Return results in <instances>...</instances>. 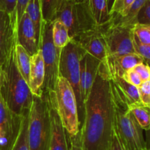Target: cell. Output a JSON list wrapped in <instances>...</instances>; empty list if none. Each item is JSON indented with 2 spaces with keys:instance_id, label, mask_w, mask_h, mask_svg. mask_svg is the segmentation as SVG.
Wrapping results in <instances>:
<instances>
[{
  "instance_id": "6da1fadb",
  "label": "cell",
  "mask_w": 150,
  "mask_h": 150,
  "mask_svg": "<svg viewBox=\"0 0 150 150\" xmlns=\"http://www.w3.org/2000/svg\"><path fill=\"white\" fill-rule=\"evenodd\" d=\"M84 120L80 128L83 150H108L114 123V108L109 75L101 63L84 103Z\"/></svg>"
},
{
  "instance_id": "7a4b0ae2",
  "label": "cell",
  "mask_w": 150,
  "mask_h": 150,
  "mask_svg": "<svg viewBox=\"0 0 150 150\" xmlns=\"http://www.w3.org/2000/svg\"><path fill=\"white\" fill-rule=\"evenodd\" d=\"M0 95L9 109L16 115L23 117L30 111L34 95L18 70L15 51L0 66Z\"/></svg>"
},
{
  "instance_id": "3957f363",
  "label": "cell",
  "mask_w": 150,
  "mask_h": 150,
  "mask_svg": "<svg viewBox=\"0 0 150 150\" xmlns=\"http://www.w3.org/2000/svg\"><path fill=\"white\" fill-rule=\"evenodd\" d=\"M111 88L114 101V127L126 149L127 150L146 149L143 130L138 124L132 113L129 111L127 100L111 84Z\"/></svg>"
},
{
  "instance_id": "277c9868",
  "label": "cell",
  "mask_w": 150,
  "mask_h": 150,
  "mask_svg": "<svg viewBox=\"0 0 150 150\" xmlns=\"http://www.w3.org/2000/svg\"><path fill=\"white\" fill-rule=\"evenodd\" d=\"M51 127L48 93L34 96L29 114L28 144L29 150H49Z\"/></svg>"
},
{
  "instance_id": "5b68a950",
  "label": "cell",
  "mask_w": 150,
  "mask_h": 150,
  "mask_svg": "<svg viewBox=\"0 0 150 150\" xmlns=\"http://www.w3.org/2000/svg\"><path fill=\"white\" fill-rule=\"evenodd\" d=\"M85 51L72 40L62 50L59 64V76H62L72 86L76 98L80 128L84 120L85 108L81 92L80 61Z\"/></svg>"
},
{
  "instance_id": "8992f818",
  "label": "cell",
  "mask_w": 150,
  "mask_h": 150,
  "mask_svg": "<svg viewBox=\"0 0 150 150\" xmlns=\"http://www.w3.org/2000/svg\"><path fill=\"white\" fill-rule=\"evenodd\" d=\"M57 111L63 127L70 138L80 132L78 105L74 92L69 82L59 76L54 91Z\"/></svg>"
},
{
  "instance_id": "52a82bcc",
  "label": "cell",
  "mask_w": 150,
  "mask_h": 150,
  "mask_svg": "<svg viewBox=\"0 0 150 150\" xmlns=\"http://www.w3.org/2000/svg\"><path fill=\"white\" fill-rule=\"evenodd\" d=\"M56 19L65 25L70 40L81 32L98 27L89 11L87 0L83 2L63 0Z\"/></svg>"
},
{
  "instance_id": "ba28073f",
  "label": "cell",
  "mask_w": 150,
  "mask_h": 150,
  "mask_svg": "<svg viewBox=\"0 0 150 150\" xmlns=\"http://www.w3.org/2000/svg\"><path fill=\"white\" fill-rule=\"evenodd\" d=\"M52 22L43 21L40 37V50L45 65V81L42 93L54 92L59 77V64L61 51L53 42Z\"/></svg>"
},
{
  "instance_id": "9c48e42d",
  "label": "cell",
  "mask_w": 150,
  "mask_h": 150,
  "mask_svg": "<svg viewBox=\"0 0 150 150\" xmlns=\"http://www.w3.org/2000/svg\"><path fill=\"white\" fill-rule=\"evenodd\" d=\"M99 29L105 42L108 58L136 53L133 45V27L115 24L110 21Z\"/></svg>"
},
{
  "instance_id": "30bf717a",
  "label": "cell",
  "mask_w": 150,
  "mask_h": 150,
  "mask_svg": "<svg viewBox=\"0 0 150 150\" xmlns=\"http://www.w3.org/2000/svg\"><path fill=\"white\" fill-rule=\"evenodd\" d=\"M22 117L13 114L0 95V150H10L20 130Z\"/></svg>"
},
{
  "instance_id": "8fae6325",
  "label": "cell",
  "mask_w": 150,
  "mask_h": 150,
  "mask_svg": "<svg viewBox=\"0 0 150 150\" xmlns=\"http://www.w3.org/2000/svg\"><path fill=\"white\" fill-rule=\"evenodd\" d=\"M70 40L77 44L87 54L105 64L108 59L106 45L99 27L78 34Z\"/></svg>"
},
{
  "instance_id": "7c38bea8",
  "label": "cell",
  "mask_w": 150,
  "mask_h": 150,
  "mask_svg": "<svg viewBox=\"0 0 150 150\" xmlns=\"http://www.w3.org/2000/svg\"><path fill=\"white\" fill-rule=\"evenodd\" d=\"M17 21L0 10V66L10 57L17 44Z\"/></svg>"
},
{
  "instance_id": "4fadbf2b",
  "label": "cell",
  "mask_w": 150,
  "mask_h": 150,
  "mask_svg": "<svg viewBox=\"0 0 150 150\" xmlns=\"http://www.w3.org/2000/svg\"><path fill=\"white\" fill-rule=\"evenodd\" d=\"M51 117V137L49 150H70L68 136L57 111L54 92L48 93Z\"/></svg>"
},
{
  "instance_id": "5bb4252c",
  "label": "cell",
  "mask_w": 150,
  "mask_h": 150,
  "mask_svg": "<svg viewBox=\"0 0 150 150\" xmlns=\"http://www.w3.org/2000/svg\"><path fill=\"white\" fill-rule=\"evenodd\" d=\"M17 44L21 45L30 57L40 50V43L35 27L26 12L18 23Z\"/></svg>"
},
{
  "instance_id": "9a60e30c",
  "label": "cell",
  "mask_w": 150,
  "mask_h": 150,
  "mask_svg": "<svg viewBox=\"0 0 150 150\" xmlns=\"http://www.w3.org/2000/svg\"><path fill=\"white\" fill-rule=\"evenodd\" d=\"M101 62L85 53L80 61V85L82 99L85 103L95 82Z\"/></svg>"
},
{
  "instance_id": "2e32d148",
  "label": "cell",
  "mask_w": 150,
  "mask_h": 150,
  "mask_svg": "<svg viewBox=\"0 0 150 150\" xmlns=\"http://www.w3.org/2000/svg\"><path fill=\"white\" fill-rule=\"evenodd\" d=\"M30 64L28 84L34 96L41 97L45 81V65L40 50L31 57Z\"/></svg>"
},
{
  "instance_id": "e0dca14e",
  "label": "cell",
  "mask_w": 150,
  "mask_h": 150,
  "mask_svg": "<svg viewBox=\"0 0 150 150\" xmlns=\"http://www.w3.org/2000/svg\"><path fill=\"white\" fill-rule=\"evenodd\" d=\"M108 72L111 83L125 97L128 105L141 102L139 88L126 81L116 72L109 70Z\"/></svg>"
},
{
  "instance_id": "ac0fdd59",
  "label": "cell",
  "mask_w": 150,
  "mask_h": 150,
  "mask_svg": "<svg viewBox=\"0 0 150 150\" xmlns=\"http://www.w3.org/2000/svg\"><path fill=\"white\" fill-rule=\"evenodd\" d=\"M88 6L92 17L98 27L107 24L111 21L106 0H87Z\"/></svg>"
},
{
  "instance_id": "d6986e66",
  "label": "cell",
  "mask_w": 150,
  "mask_h": 150,
  "mask_svg": "<svg viewBox=\"0 0 150 150\" xmlns=\"http://www.w3.org/2000/svg\"><path fill=\"white\" fill-rule=\"evenodd\" d=\"M146 0H135L123 16H111V21L115 24L133 27L137 23V16Z\"/></svg>"
},
{
  "instance_id": "ffe728a7",
  "label": "cell",
  "mask_w": 150,
  "mask_h": 150,
  "mask_svg": "<svg viewBox=\"0 0 150 150\" xmlns=\"http://www.w3.org/2000/svg\"><path fill=\"white\" fill-rule=\"evenodd\" d=\"M128 109L142 130L147 131L150 129V105L142 102L128 105Z\"/></svg>"
},
{
  "instance_id": "44dd1931",
  "label": "cell",
  "mask_w": 150,
  "mask_h": 150,
  "mask_svg": "<svg viewBox=\"0 0 150 150\" xmlns=\"http://www.w3.org/2000/svg\"><path fill=\"white\" fill-rule=\"evenodd\" d=\"M30 59L26 50L20 45L16 44L15 48V60L19 73L25 81L29 83V73H30Z\"/></svg>"
},
{
  "instance_id": "7402d4cb",
  "label": "cell",
  "mask_w": 150,
  "mask_h": 150,
  "mask_svg": "<svg viewBox=\"0 0 150 150\" xmlns=\"http://www.w3.org/2000/svg\"><path fill=\"white\" fill-rule=\"evenodd\" d=\"M53 42L56 48L62 51L70 42L68 30L61 21L56 19L52 22Z\"/></svg>"
},
{
  "instance_id": "603a6c76",
  "label": "cell",
  "mask_w": 150,
  "mask_h": 150,
  "mask_svg": "<svg viewBox=\"0 0 150 150\" xmlns=\"http://www.w3.org/2000/svg\"><path fill=\"white\" fill-rule=\"evenodd\" d=\"M26 13L29 16L32 23L35 27L37 37L39 40L40 37L41 28H42L43 19L42 15V7H41L40 0H29L28 5L26 9Z\"/></svg>"
},
{
  "instance_id": "cb8c5ba5",
  "label": "cell",
  "mask_w": 150,
  "mask_h": 150,
  "mask_svg": "<svg viewBox=\"0 0 150 150\" xmlns=\"http://www.w3.org/2000/svg\"><path fill=\"white\" fill-rule=\"evenodd\" d=\"M29 114L22 117L20 130L10 150H29V144H28Z\"/></svg>"
},
{
  "instance_id": "d4e9b609",
  "label": "cell",
  "mask_w": 150,
  "mask_h": 150,
  "mask_svg": "<svg viewBox=\"0 0 150 150\" xmlns=\"http://www.w3.org/2000/svg\"><path fill=\"white\" fill-rule=\"evenodd\" d=\"M42 19L45 22H53L63 0H40Z\"/></svg>"
},
{
  "instance_id": "484cf974",
  "label": "cell",
  "mask_w": 150,
  "mask_h": 150,
  "mask_svg": "<svg viewBox=\"0 0 150 150\" xmlns=\"http://www.w3.org/2000/svg\"><path fill=\"white\" fill-rule=\"evenodd\" d=\"M133 33L141 43L150 45V25L136 23L133 26Z\"/></svg>"
},
{
  "instance_id": "4316f807",
  "label": "cell",
  "mask_w": 150,
  "mask_h": 150,
  "mask_svg": "<svg viewBox=\"0 0 150 150\" xmlns=\"http://www.w3.org/2000/svg\"><path fill=\"white\" fill-rule=\"evenodd\" d=\"M135 0H115L110 14L111 16H123Z\"/></svg>"
},
{
  "instance_id": "83f0119b",
  "label": "cell",
  "mask_w": 150,
  "mask_h": 150,
  "mask_svg": "<svg viewBox=\"0 0 150 150\" xmlns=\"http://www.w3.org/2000/svg\"><path fill=\"white\" fill-rule=\"evenodd\" d=\"M133 45L135 52L143 58L144 63L150 67V45L141 43L133 35Z\"/></svg>"
},
{
  "instance_id": "f1b7e54d",
  "label": "cell",
  "mask_w": 150,
  "mask_h": 150,
  "mask_svg": "<svg viewBox=\"0 0 150 150\" xmlns=\"http://www.w3.org/2000/svg\"><path fill=\"white\" fill-rule=\"evenodd\" d=\"M137 23L150 25V0H146L137 16Z\"/></svg>"
},
{
  "instance_id": "f546056e",
  "label": "cell",
  "mask_w": 150,
  "mask_h": 150,
  "mask_svg": "<svg viewBox=\"0 0 150 150\" xmlns=\"http://www.w3.org/2000/svg\"><path fill=\"white\" fill-rule=\"evenodd\" d=\"M141 102L145 105H150V79L142 83L139 87Z\"/></svg>"
},
{
  "instance_id": "4dcf8cb0",
  "label": "cell",
  "mask_w": 150,
  "mask_h": 150,
  "mask_svg": "<svg viewBox=\"0 0 150 150\" xmlns=\"http://www.w3.org/2000/svg\"><path fill=\"white\" fill-rule=\"evenodd\" d=\"M126 81H127L128 83H130V84L133 85V86H136V87L139 88V86L142 85V83H143L139 75L133 69L131 70H129L127 71H126L125 73L123 74V76H122Z\"/></svg>"
},
{
  "instance_id": "1f68e13d",
  "label": "cell",
  "mask_w": 150,
  "mask_h": 150,
  "mask_svg": "<svg viewBox=\"0 0 150 150\" xmlns=\"http://www.w3.org/2000/svg\"><path fill=\"white\" fill-rule=\"evenodd\" d=\"M108 150H127L126 149L125 146L123 144L122 141L120 139L115 127H114V128H113L112 136H111V143H110L109 147Z\"/></svg>"
},
{
  "instance_id": "d6a6232c",
  "label": "cell",
  "mask_w": 150,
  "mask_h": 150,
  "mask_svg": "<svg viewBox=\"0 0 150 150\" xmlns=\"http://www.w3.org/2000/svg\"><path fill=\"white\" fill-rule=\"evenodd\" d=\"M16 4L17 0H0V10L8 13L16 19Z\"/></svg>"
},
{
  "instance_id": "836d02e7",
  "label": "cell",
  "mask_w": 150,
  "mask_h": 150,
  "mask_svg": "<svg viewBox=\"0 0 150 150\" xmlns=\"http://www.w3.org/2000/svg\"><path fill=\"white\" fill-rule=\"evenodd\" d=\"M133 70L139 75L143 83L150 79V67L146 63H140L136 65Z\"/></svg>"
},
{
  "instance_id": "e575fe53",
  "label": "cell",
  "mask_w": 150,
  "mask_h": 150,
  "mask_svg": "<svg viewBox=\"0 0 150 150\" xmlns=\"http://www.w3.org/2000/svg\"><path fill=\"white\" fill-rule=\"evenodd\" d=\"M29 1V0H17V4H16V16L17 23H18L23 15L26 12V9Z\"/></svg>"
},
{
  "instance_id": "d590c367",
  "label": "cell",
  "mask_w": 150,
  "mask_h": 150,
  "mask_svg": "<svg viewBox=\"0 0 150 150\" xmlns=\"http://www.w3.org/2000/svg\"><path fill=\"white\" fill-rule=\"evenodd\" d=\"M68 141L70 150H83L81 145L80 133L74 138H70L68 136Z\"/></svg>"
},
{
  "instance_id": "8d00e7d4",
  "label": "cell",
  "mask_w": 150,
  "mask_h": 150,
  "mask_svg": "<svg viewBox=\"0 0 150 150\" xmlns=\"http://www.w3.org/2000/svg\"><path fill=\"white\" fill-rule=\"evenodd\" d=\"M145 142H146V147L147 149H150V129L146 131V138H145Z\"/></svg>"
},
{
  "instance_id": "74e56055",
  "label": "cell",
  "mask_w": 150,
  "mask_h": 150,
  "mask_svg": "<svg viewBox=\"0 0 150 150\" xmlns=\"http://www.w3.org/2000/svg\"><path fill=\"white\" fill-rule=\"evenodd\" d=\"M115 0H106L107 5H108V10H109V12H111V8H112L113 5H114V3Z\"/></svg>"
},
{
  "instance_id": "f35d334b",
  "label": "cell",
  "mask_w": 150,
  "mask_h": 150,
  "mask_svg": "<svg viewBox=\"0 0 150 150\" xmlns=\"http://www.w3.org/2000/svg\"><path fill=\"white\" fill-rule=\"evenodd\" d=\"M71 1H76V2H83V1H86V0H71Z\"/></svg>"
},
{
  "instance_id": "ab89813d",
  "label": "cell",
  "mask_w": 150,
  "mask_h": 150,
  "mask_svg": "<svg viewBox=\"0 0 150 150\" xmlns=\"http://www.w3.org/2000/svg\"><path fill=\"white\" fill-rule=\"evenodd\" d=\"M136 150H150V149H147V148H146V149H136Z\"/></svg>"
}]
</instances>
